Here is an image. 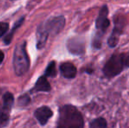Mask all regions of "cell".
I'll list each match as a JSON object with an SVG mask.
<instances>
[{
	"label": "cell",
	"instance_id": "6da1fadb",
	"mask_svg": "<svg viewBox=\"0 0 129 128\" xmlns=\"http://www.w3.org/2000/svg\"><path fill=\"white\" fill-rule=\"evenodd\" d=\"M56 125L62 128H81L83 127L84 122L81 112L76 106L66 104L59 109V118Z\"/></svg>",
	"mask_w": 129,
	"mask_h": 128
},
{
	"label": "cell",
	"instance_id": "7a4b0ae2",
	"mask_svg": "<svg viewBox=\"0 0 129 128\" xmlns=\"http://www.w3.org/2000/svg\"><path fill=\"white\" fill-rule=\"evenodd\" d=\"M127 68H129V52L115 53L105 62L103 73L107 78H113Z\"/></svg>",
	"mask_w": 129,
	"mask_h": 128
},
{
	"label": "cell",
	"instance_id": "3957f363",
	"mask_svg": "<svg viewBox=\"0 0 129 128\" xmlns=\"http://www.w3.org/2000/svg\"><path fill=\"white\" fill-rule=\"evenodd\" d=\"M26 41H23L20 44H18L14 49L12 65L14 72L19 76L25 75L30 68V59L26 52Z\"/></svg>",
	"mask_w": 129,
	"mask_h": 128
},
{
	"label": "cell",
	"instance_id": "277c9868",
	"mask_svg": "<svg viewBox=\"0 0 129 128\" xmlns=\"http://www.w3.org/2000/svg\"><path fill=\"white\" fill-rule=\"evenodd\" d=\"M0 105V126H5L8 124L10 118V112L14 103V97L12 93L6 92L4 94Z\"/></svg>",
	"mask_w": 129,
	"mask_h": 128
},
{
	"label": "cell",
	"instance_id": "5b68a950",
	"mask_svg": "<svg viewBox=\"0 0 129 128\" xmlns=\"http://www.w3.org/2000/svg\"><path fill=\"white\" fill-rule=\"evenodd\" d=\"M114 20V27L112 30V34L109 37L107 43L110 48H115L119 40V36L123 32L125 26L126 24V19L122 15H116L113 18Z\"/></svg>",
	"mask_w": 129,
	"mask_h": 128
},
{
	"label": "cell",
	"instance_id": "8992f818",
	"mask_svg": "<svg viewBox=\"0 0 129 128\" xmlns=\"http://www.w3.org/2000/svg\"><path fill=\"white\" fill-rule=\"evenodd\" d=\"M42 25L49 35H56L60 32H61V30L64 27L65 18L62 15L52 17L48 19L45 23H42Z\"/></svg>",
	"mask_w": 129,
	"mask_h": 128
},
{
	"label": "cell",
	"instance_id": "52a82bcc",
	"mask_svg": "<svg viewBox=\"0 0 129 128\" xmlns=\"http://www.w3.org/2000/svg\"><path fill=\"white\" fill-rule=\"evenodd\" d=\"M109 9L107 5H103L99 11V16L96 19V28L98 31L105 33L107 28L110 26V20L108 19Z\"/></svg>",
	"mask_w": 129,
	"mask_h": 128
},
{
	"label": "cell",
	"instance_id": "ba28073f",
	"mask_svg": "<svg viewBox=\"0 0 129 128\" xmlns=\"http://www.w3.org/2000/svg\"><path fill=\"white\" fill-rule=\"evenodd\" d=\"M67 48L75 55H82L85 52L84 39L80 37H72L67 41Z\"/></svg>",
	"mask_w": 129,
	"mask_h": 128
},
{
	"label": "cell",
	"instance_id": "9c48e42d",
	"mask_svg": "<svg viewBox=\"0 0 129 128\" xmlns=\"http://www.w3.org/2000/svg\"><path fill=\"white\" fill-rule=\"evenodd\" d=\"M34 117L41 125H45L53 117V111L48 106H41L34 111Z\"/></svg>",
	"mask_w": 129,
	"mask_h": 128
},
{
	"label": "cell",
	"instance_id": "30bf717a",
	"mask_svg": "<svg viewBox=\"0 0 129 128\" xmlns=\"http://www.w3.org/2000/svg\"><path fill=\"white\" fill-rule=\"evenodd\" d=\"M60 72L61 75L67 79H73L77 74L76 66L71 62H62L60 65Z\"/></svg>",
	"mask_w": 129,
	"mask_h": 128
},
{
	"label": "cell",
	"instance_id": "8fae6325",
	"mask_svg": "<svg viewBox=\"0 0 129 128\" xmlns=\"http://www.w3.org/2000/svg\"><path fill=\"white\" fill-rule=\"evenodd\" d=\"M50 91H51V85L45 75L39 77L35 83V86L32 90V91L34 92H49Z\"/></svg>",
	"mask_w": 129,
	"mask_h": 128
},
{
	"label": "cell",
	"instance_id": "7c38bea8",
	"mask_svg": "<svg viewBox=\"0 0 129 128\" xmlns=\"http://www.w3.org/2000/svg\"><path fill=\"white\" fill-rule=\"evenodd\" d=\"M36 36H37V48L38 49H42L46 45L48 36H49L48 32L46 31L42 24H41L38 26Z\"/></svg>",
	"mask_w": 129,
	"mask_h": 128
},
{
	"label": "cell",
	"instance_id": "4fadbf2b",
	"mask_svg": "<svg viewBox=\"0 0 129 128\" xmlns=\"http://www.w3.org/2000/svg\"><path fill=\"white\" fill-rule=\"evenodd\" d=\"M24 20H25V17H22L21 19H19V20L14 24L13 27H12V29L10 31V32H8V33L5 35V37L4 38V43H5V45H10L11 44L12 38H13L14 33H15V32L17 31L18 28H19L21 26V25L23 24Z\"/></svg>",
	"mask_w": 129,
	"mask_h": 128
},
{
	"label": "cell",
	"instance_id": "5bb4252c",
	"mask_svg": "<svg viewBox=\"0 0 129 128\" xmlns=\"http://www.w3.org/2000/svg\"><path fill=\"white\" fill-rule=\"evenodd\" d=\"M103 32L97 31V32L94 35L93 39H92V48H94L95 49H100L101 47H102V39H103V36H104Z\"/></svg>",
	"mask_w": 129,
	"mask_h": 128
},
{
	"label": "cell",
	"instance_id": "9a60e30c",
	"mask_svg": "<svg viewBox=\"0 0 129 128\" xmlns=\"http://www.w3.org/2000/svg\"><path fill=\"white\" fill-rule=\"evenodd\" d=\"M56 75H57V70H56L55 62L52 61L49 62L45 70V75L48 77H55Z\"/></svg>",
	"mask_w": 129,
	"mask_h": 128
},
{
	"label": "cell",
	"instance_id": "2e32d148",
	"mask_svg": "<svg viewBox=\"0 0 129 128\" xmlns=\"http://www.w3.org/2000/svg\"><path fill=\"white\" fill-rule=\"evenodd\" d=\"M107 126V122L104 118H98L90 121V128H105Z\"/></svg>",
	"mask_w": 129,
	"mask_h": 128
},
{
	"label": "cell",
	"instance_id": "e0dca14e",
	"mask_svg": "<svg viewBox=\"0 0 129 128\" xmlns=\"http://www.w3.org/2000/svg\"><path fill=\"white\" fill-rule=\"evenodd\" d=\"M31 98L29 97L28 94H24L22 96H20L18 99V104L20 106H26L30 104Z\"/></svg>",
	"mask_w": 129,
	"mask_h": 128
},
{
	"label": "cell",
	"instance_id": "ac0fdd59",
	"mask_svg": "<svg viewBox=\"0 0 129 128\" xmlns=\"http://www.w3.org/2000/svg\"><path fill=\"white\" fill-rule=\"evenodd\" d=\"M9 30V24L7 22H0V38L3 37Z\"/></svg>",
	"mask_w": 129,
	"mask_h": 128
},
{
	"label": "cell",
	"instance_id": "d6986e66",
	"mask_svg": "<svg viewBox=\"0 0 129 128\" xmlns=\"http://www.w3.org/2000/svg\"><path fill=\"white\" fill-rule=\"evenodd\" d=\"M4 59H5V54H4L3 51L0 50V65H1V63L3 62Z\"/></svg>",
	"mask_w": 129,
	"mask_h": 128
},
{
	"label": "cell",
	"instance_id": "ffe728a7",
	"mask_svg": "<svg viewBox=\"0 0 129 128\" xmlns=\"http://www.w3.org/2000/svg\"><path fill=\"white\" fill-rule=\"evenodd\" d=\"M0 93H1V89H0Z\"/></svg>",
	"mask_w": 129,
	"mask_h": 128
}]
</instances>
